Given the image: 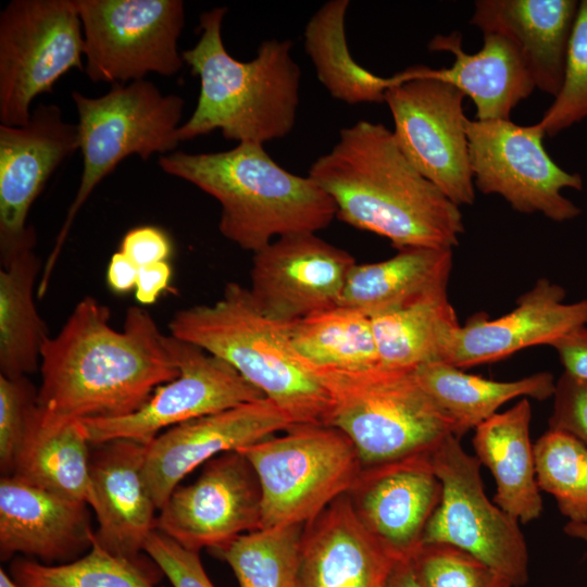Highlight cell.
I'll return each mask as SVG.
<instances>
[{"label":"cell","instance_id":"1","mask_svg":"<svg viewBox=\"0 0 587 587\" xmlns=\"http://www.w3.org/2000/svg\"><path fill=\"white\" fill-rule=\"evenodd\" d=\"M39 371L37 405L67 420L134 413L179 374L170 335L148 311L128 308L122 329H115L110 309L90 296L46 340Z\"/></svg>","mask_w":587,"mask_h":587},{"label":"cell","instance_id":"2","mask_svg":"<svg viewBox=\"0 0 587 587\" xmlns=\"http://www.w3.org/2000/svg\"><path fill=\"white\" fill-rule=\"evenodd\" d=\"M309 177L333 199L338 218L387 238L398 250H453L464 232L459 207L415 168L382 123L342 128Z\"/></svg>","mask_w":587,"mask_h":587},{"label":"cell","instance_id":"3","mask_svg":"<svg viewBox=\"0 0 587 587\" xmlns=\"http://www.w3.org/2000/svg\"><path fill=\"white\" fill-rule=\"evenodd\" d=\"M227 9L200 15V38L182 52L200 78V93L190 117L179 126L180 141L221 130L238 143L283 138L295 126L301 71L291 57V41L267 39L248 62L234 59L222 38Z\"/></svg>","mask_w":587,"mask_h":587},{"label":"cell","instance_id":"4","mask_svg":"<svg viewBox=\"0 0 587 587\" xmlns=\"http://www.w3.org/2000/svg\"><path fill=\"white\" fill-rule=\"evenodd\" d=\"M159 166L216 199L221 234L253 253L282 236L316 233L337 216L333 199L313 179L279 166L261 143L173 151L159 158Z\"/></svg>","mask_w":587,"mask_h":587},{"label":"cell","instance_id":"5","mask_svg":"<svg viewBox=\"0 0 587 587\" xmlns=\"http://www.w3.org/2000/svg\"><path fill=\"white\" fill-rule=\"evenodd\" d=\"M168 328L174 338L229 364L298 424H324L329 399L295 350L290 323L261 312L248 288L228 283L213 304L178 310Z\"/></svg>","mask_w":587,"mask_h":587},{"label":"cell","instance_id":"6","mask_svg":"<svg viewBox=\"0 0 587 587\" xmlns=\"http://www.w3.org/2000/svg\"><path fill=\"white\" fill-rule=\"evenodd\" d=\"M307 363L329 399L324 424L349 438L362 470L432 455L454 435L452 421L422 387L415 369Z\"/></svg>","mask_w":587,"mask_h":587},{"label":"cell","instance_id":"7","mask_svg":"<svg viewBox=\"0 0 587 587\" xmlns=\"http://www.w3.org/2000/svg\"><path fill=\"white\" fill-rule=\"evenodd\" d=\"M72 99L78 113L83 171L75 198L42 267L38 286L41 297L48 290L73 221L97 185L127 157L136 154L146 161L154 153L173 152L180 142L177 133L184 99L162 93L150 80L115 84L100 97L74 90Z\"/></svg>","mask_w":587,"mask_h":587},{"label":"cell","instance_id":"8","mask_svg":"<svg viewBox=\"0 0 587 587\" xmlns=\"http://www.w3.org/2000/svg\"><path fill=\"white\" fill-rule=\"evenodd\" d=\"M261 487V528L305 525L357 483L353 444L325 424H298L239 449Z\"/></svg>","mask_w":587,"mask_h":587},{"label":"cell","instance_id":"9","mask_svg":"<svg viewBox=\"0 0 587 587\" xmlns=\"http://www.w3.org/2000/svg\"><path fill=\"white\" fill-rule=\"evenodd\" d=\"M76 0H12L0 13V122L22 126L36 97L84 71Z\"/></svg>","mask_w":587,"mask_h":587},{"label":"cell","instance_id":"10","mask_svg":"<svg viewBox=\"0 0 587 587\" xmlns=\"http://www.w3.org/2000/svg\"><path fill=\"white\" fill-rule=\"evenodd\" d=\"M442 487L441 498L423 535V544H448L478 558L513 587L529 580V553L520 522L490 501L482 464L453 434L432 454Z\"/></svg>","mask_w":587,"mask_h":587},{"label":"cell","instance_id":"11","mask_svg":"<svg viewBox=\"0 0 587 587\" xmlns=\"http://www.w3.org/2000/svg\"><path fill=\"white\" fill-rule=\"evenodd\" d=\"M391 78L385 102L402 152L454 204H473L465 95L451 84L422 75L417 65Z\"/></svg>","mask_w":587,"mask_h":587},{"label":"cell","instance_id":"12","mask_svg":"<svg viewBox=\"0 0 587 587\" xmlns=\"http://www.w3.org/2000/svg\"><path fill=\"white\" fill-rule=\"evenodd\" d=\"M84 36V72L93 83L127 84L149 73L175 75L184 65L180 0H76Z\"/></svg>","mask_w":587,"mask_h":587},{"label":"cell","instance_id":"13","mask_svg":"<svg viewBox=\"0 0 587 587\" xmlns=\"http://www.w3.org/2000/svg\"><path fill=\"white\" fill-rule=\"evenodd\" d=\"M466 135L471 171L479 191L501 196L520 213H541L559 223L580 214L562 190H582V176L566 172L550 158L542 145L545 134L535 124L467 118Z\"/></svg>","mask_w":587,"mask_h":587},{"label":"cell","instance_id":"14","mask_svg":"<svg viewBox=\"0 0 587 587\" xmlns=\"http://www.w3.org/2000/svg\"><path fill=\"white\" fill-rule=\"evenodd\" d=\"M170 346L178 376L158 387L134 413L79 420L90 445L116 439L148 445L164 428L264 397L229 364L201 348L171 335Z\"/></svg>","mask_w":587,"mask_h":587},{"label":"cell","instance_id":"15","mask_svg":"<svg viewBox=\"0 0 587 587\" xmlns=\"http://www.w3.org/2000/svg\"><path fill=\"white\" fill-rule=\"evenodd\" d=\"M159 511L157 530L188 550H215L261 528L260 483L242 452L227 451L204 463L198 478L177 487Z\"/></svg>","mask_w":587,"mask_h":587},{"label":"cell","instance_id":"16","mask_svg":"<svg viewBox=\"0 0 587 587\" xmlns=\"http://www.w3.org/2000/svg\"><path fill=\"white\" fill-rule=\"evenodd\" d=\"M354 258L316 233L278 237L253 253L249 292L266 316L292 323L339 304Z\"/></svg>","mask_w":587,"mask_h":587},{"label":"cell","instance_id":"17","mask_svg":"<svg viewBox=\"0 0 587 587\" xmlns=\"http://www.w3.org/2000/svg\"><path fill=\"white\" fill-rule=\"evenodd\" d=\"M298 425L266 397L208 414L159 434L147 445L143 475L160 510L195 469L227 451L239 450Z\"/></svg>","mask_w":587,"mask_h":587},{"label":"cell","instance_id":"18","mask_svg":"<svg viewBox=\"0 0 587 587\" xmlns=\"http://www.w3.org/2000/svg\"><path fill=\"white\" fill-rule=\"evenodd\" d=\"M565 289L546 277L521 295L509 313L471 316L448 337L441 362L459 369L489 364L525 348L547 345L587 325V299L565 302Z\"/></svg>","mask_w":587,"mask_h":587},{"label":"cell","instance_id":"19","mask_svg":"<svg viewBox=\"0 0 587 587\" xmlns=\"http://www.w3.org/2000/svg\"><path fill=\"white\" fill-rule=\"evenodd\" d=\"M441 491L432 455H421L362 470L348 494L371 534L397 560H410Z\"/></svg>","mask_w":587,"mask_h":587},{"label":"cell","instance_id":"20","mask_svg":"<svg viewBox=\"0 0 587 587\" xmlns=\"http://www.w3.org/2000/svg\"><path fill=\"white\" fill-rule=\"evenodd\" d=\"M79 143L78 125L52 103L38 104L22 126L0 125V241L26 230L35 199Z\"/></svg>","mask_w":587,"mask_h":587},{"label":"cell","instance_id":"21","mask_svg":"<svg viewBox=\"0 0 587 587\" xmlns=\"http://www.w3.org/2000/svg\"><path fill=\"white\" fill-rule=\"evenodd\" d=\"M90 454V479L98 528L93 540L109 552L143 563L140 557L155 530L157 507L143 475L147 445L116 439Z\"/></svg>","mask_w":587,"mask_h":587},{"label":"cell","instance_id":"22","mask_svg":"<svg viewBox=\"0 0 587 587\" xmlns=\"http://www.w3.org/2000/svg\"><path fill=\"white\" fill-rule=\"evenodd\" d=\"M396 561L347 492L304 525L298 587H385Z\"/></svg>","mask_w":587,"mask_h":587},{"label":"cell","instance_id":"23","mask_svg":"<svg viewBox=\"0 0 587 587\" xmlns=\"http://www.w3.org/2000/svg\"><path fill=\"white\" fill-rule=\"evenodd\" d=\"M87 503L30 485L14 475L0 480V553L61 562L91 547Z\"/></svg>","mask_w":587,"mask_h":587},{"label":"cell","instance_id":"24","mask_svg":"<svg viewBox=\"0 0 587 587\" xmlns=\"http://www.w3.org/2000/svg\"><path fill=\"white\" fill-rule=\"evenodd\" d=\"M576 0H478L471 24L516 49L535 87L555 97L563 83Z\"/></svg>","mask_w":587,"mask_h":587},{"label":"cell","instance_id":"25","mask_svg":"<svg viewBox=\"0 0 587 587\" xmlns=\"http://www.w3.org/2000/svg\"><path fill=\"white\" fill-rule=\"evenodd\" d=\"M482 49L463 50L462 35H437L428 43L432 51L454 55L448 68L417 65L422 75L446 82L469 96L476 107L477 121L510 120L513 109L536 88L514 46L502 35L485 33Z\"/></svg>","mask_w":587,"mask_h":587},{"label":"cell","instance_id":"26","mask_svg":"<svg viewBox=\"0 0 587 587\" xmlns=\"http://www.w3.org/2000/svg\"><path fill=\"white\" fill-rule=\"evenodd\" d=\"M35 243L30 225L18 237L0 241V375L12 378L39 370L50 337L34 300L41 268Z\"/></svg>","mask_w":587,"mask_h":587},{"label":"cell","instance_id":"27","mask_svg":"<svg viewBox=\"0 0 587 587\" xmlns=\"http://www.w3.org/2000/svg\"><path fill=\"white\" fill-rule=\"evenodd\" d=\"M530 421L529 400L521 398L509 410L480 423L472 439L475 457L495 479L494 502L521 524L533 522L542 513Z\"/></svg>","mask_w":587,"mask_h":587},{"label":"cell","instance_id":"28","mask_svg":"<svg viewBox=\"0 0 587 587\" xmlns=\"http://www.w3.org/2000/svg\"><path fill=\"white\" fill-rule=\"evenodd\" d=\"M453 262L451 249L411 247L386 260L355 264L339 304L369 317L446 290Z\"/></svg>","mask_w":587,"mask_h":587},{"label":"cell","instance_id":"29","mask_svg":"<svg viewBox=\"0 0 587 587\" xmlns=\"http://www.w3.org/2000/svg\"><path fill=\"white\" fill-rule=\"evenodd\" d=\"M89 445L79 420L57 417L36 405L12 475L92 505Z\"/></svg>","mask_w":587,"mask_h":587},{"label":"cell","instance_id":"30","mask_svg":"<svg viewBox=\"0 0 587 587\" xmlns=\"http://www.w3.org/2000/svg\"><path fill=\"white\" fill-rule=\"evenodd\" d=\"M415 375L452 421L458 438L498 413L504 403L515 398L544 401L552 398L555 388V379L547 371L500 382L465 373L446 362L433 361L415 367Z\"/></svg>","mask_w":587,"mask_h":587},{"label":"cell","instance_id":"31","mask_svg":"<svg viewBox=\"0 0 587 587\" xmlns=\"http://www.w3.org/2000/svg\"><path fill=\"white\" fill-rule=\"evenodd\" d=\"M379 363L415 369L441 361L445 344L460 326L447 289L371 317Z\"/></svg>","mask_w":587,"mask_h":587},{"label":"cell","instance_id":"32","mask_svg":"<svg viewBox=\"0 0 587 587\" xmlns=\"http://www.w3.org/2000/svg\"><path fill=\"white\" fill-rule=\"evenodd\" d=\"M348 0L324 3L304 29V47L319 80L327 91L349 104L385 102L392 78L375 75L350 54L345 30Z\"/></svg>","mask_w":587,"mask_h":587},{"label":"cell","instance_id":"33","mask_svg":"<svg viewBox=\"0 0 587 587\" xmlns=\"http://www.w3.org/2000/svg\"><path fill=\"white\" fill-rule=\"evenodd\" d=\"M298 354L319 366L366 367L379 363L371 317L334 305L290 323Z\"/></svg>","mask_w":587,"mask_h":587},{"label":"cell","instance_id":"34","mask_svg":"<svg viewBox=\"0 0 587 587\" xmlns=\"http://www.w3.org/2000/svg\"><path fill=\"white\" fill-rule=\"evenodd\" d=\"M304 525L242 534L216 553L232 567L239 587H298Z\"/></svg>","mask_w":587,"mask_h":587},{"label":"cell","instance_id":"35","mask_svg":"<svg viewBox=\"0 0 587 587\" xmlns=\"http://www.w3.org/2000/svg\"><path fill=\"white\" fill-rule=\"evenodd\" d=\"M11 574L21 587H155L145 564L113 554L95 541L86 555L64 564L18 559Z\"/></svg>","mask_w":587,"mask_h":587},{"label":"cell","instance_id":"36","mask_svg":"<svg viewBox=\"0 0 587 587\" xmlns=\"http://www.w3.org/2000/svg\"><path fill=\"white\" fill-rule=\"evenodd\" d=\"M536 477L563 516L587 523V447L574 436L548 429L534 444Z\"/></svg>","mask_w":587,"mask_h":587},{"label":"cell","instance_id":"37","mask_svg":"<svg viewBox=\"0 0 587 587\" xmlns=\"http://www.w3.org/2000/svg\"><path fill=\"white\" fill-rule=\"evenodd\" d=\"M587 118V0L579 2L559 93L535 125L553 137Z\"/></svg>","mask_w":587,"mask_h":587},{"label":"cell","instance_id":"38","mask_svg":"<svg viewBox=\"0 0 587 587\" xmlns=\"http://www.w3.org/2000/svg\"><path fill=\"white\" fill-rule=\"evenodd\" d=\"M410 561L421 587H513L495 569L452 545L423 544Z\"/></svg>","mask_w":587,"mask_h":587},{"label":"cell","instance_id":"39","mask_svg":"<svg viewBox=\"0 0 587 587\" xmlns=\"http://www.w3.org/2000/svg\"><path fill=\"white\" fill-rule=\"evenodd\" d=\"M37 391L27 376L0 375V466L7 475L12 473L26 436L37 405Z\"/></svg>","mask_w":587,"mask_h":587},{"label":"cell","instance_id":"40","mask_svg":"<svg viewBox=\"0 0 587 587\" xmlns=\"http://www.w3.org/2000/svg\"><path fill=\"white\" fill-rule=\"evenodd\" d=\"M143 551L173 587H214L202 566L199 552L184 548L161 532L155 529L150 534Z\"/></svg>","mask_w":587,"mask_h":587},{"label":"cell","instance_id":"41","mask_svg":"<svg viewBox=\"0 0 587 587\" xmlns=\"http://www.w3.org/2000/svg\"><path fill=\"white\" fill-rule=\"evenodd\" d=\"M552 399L548 429L567 433L587 447V379L563 371Z\"/></svg>","mask_w":587,"mask_h":587},{"label":"cell","instance_id":"42","mask_svg":"<svg viewBox=\"0 0 587 587\" xmlns=\"http://www.w3.org/2000/svg\"><path fill=\"white\" fill-rule=\"evenodd\" d=\"M138 267L166 261L172 253L167 235L154 226H140L128 230L121 242V250Z\"/></svg>","mask_w":587,"mask_h":587},{"label":"cell","instance_id":"43","mask_svg":"<svg viewBox=\"0 0 587 587\" xmlns=\"http://www.w3.org/2000/svg\"><path fill=\"white\" fill-rule=\"evenodd\" d=\"M564 367V372L587 379V325L561 337L550 345Z\"/></svg>","mask_w":587,"mask_h":587},{"label":"cell","instance_id":"44","mask_svg":"<svg viewBox=\"0 0 587 587\" xmlns=\"http://www.w3.org/2000/svg\"><path fill=\"white\" fill-rule=\"evenodd\" d=\"M172 268L166 261L139 267L135 297L143 305L155 302L160 294L168 286Z\"/></svg>","mask_w":587,"mask_h":587},{"label":"cell","instance_id":"45","mask_svg":"<svg viewBox=\"0 0 587 587\" xmlns=\"http://www.w3.org/2000/svg\"><path fill=\"white\" fill-rule=\"evenodd\" d=\"M139 267L122 251L115 252L108 267V284L117 292H126L136 287Z\"/></svg>","mask_w":587,"mask_h":587},{"label":"cell","instance_id":"46","mask_svg":"<svg viewBox=\"0 0 587 587\" xmlns=\"http://www.w3.org/2000/svg\"><path fill=\"white\" fill-rule=\"evenodd\" d=\"M385 587H421L410 560H397Z\"/></svg>","mask_w":587,"mask_h":587},{"label":"cell","instance_id":"47","mask_svg":"<svg viewBox=\"0 0 587 587\" xmlns=\"http://www.w3.org/2000/svg\"><path fill=\"white\" fill-rule=\"evenodd\" d=\"M563 530L567 536L587 542V523L567 522Z\"/></svg>","mask_w":587,"mask_h":587},{"label":"cell","instance_id":"48","mask_svg":"<svg viewBox=\"0 0 587 587\" xmlns=\"http://www.w3.org/2000/svg\"><path fill=\"white\" fill-rule=\"evenodd\" d=\"M0 587H21L3 569L0 570Z\"/></svg>","mask_w":587,"mask_h":587}]
</instances>
